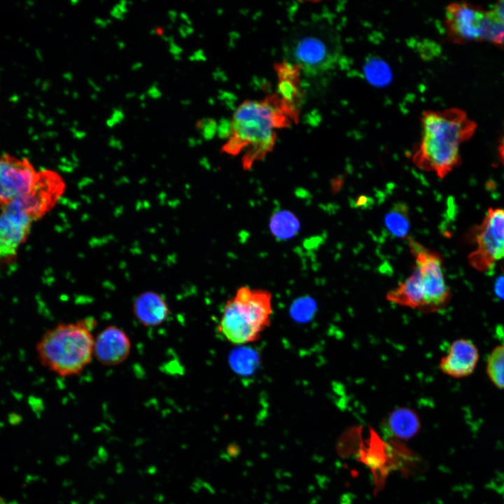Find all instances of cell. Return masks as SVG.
Listing matches in <instances>:
<instances>
[{"label": "cell", "mask_w": 504, "mask_h": 504, "mask_svg": "<svg viewBox=\"0 0 504 504\" xmlns=\"http://www.w3.org/2000/svg\"><path fill=\"white\" fill-rule=\"evenodd\" d=\"M287 63L307 76H316L334 69L342 56V45L335 30L315 22L300 24L284 43Z\"/></svg>", "instance_id": "5"}, {"label": "cell", "mask_w": 504, "mask_h": 504, "mask_svg": "<svg viewBox=\"0 0 504 504\" xmlns=\"http://www.w3.org/2000/svg\"><path fill=\"white\" fill-rule=\"evenodd\" d=\"M133 314L146 327L162 324L168 318L169 308L165 299L155 291H145L136 296L132 305Z\"/></svg>", "instance_id": "14"}, {"label": "cell", "mask_w": 504, "mask_h": 504, "mask_svg": "<svg viewBox=\"0 0 504 504\" xmlns=\"http://www.w3.org/2000/svg\"><path fill=\"white\" fill-rule=\"evenodd\" d=\"M486 11L465 2L447 6L444 23L449 38L456 43L483 41Z\"/></svg>", "instance_id": "9"}, {"label": "cell", "mask_w": 504, "mask_h": 504, "mask_svg": "<svg viewBox=\"0 0 504 504\" xmlns=\"http://www.w3.org/2000/svg\"><path fill=\"white\" fill-rule=\"evenodd\" d=\"M498 155L501 163L504 166V134L499 141Z\"/></svg>", "instance_id": "23"}, {"label": "cell", "mask_w": 504, "mask_h": 504, "mask_svg": "<svg viewBox=\"0 0 504 504\" xmlns=\"http://www.w3.org/2000/svg\"><path fill=\"white\" fill-rule=\"evenodd\" d=\"M474 235L476 248L469 262L478 271H487L504 258V208L489 209Z\"/></svg>", "instance_id": "7"}, {"label": "cell", "mask_w": 504, "mask_h": 504, "mask_svg": "<svg viewBox=\"0 0 504 504\" xmlns=\"http://www.w3.org/2000/svg\"><path fill=\"white\" fill-rule=\"evenodd\" d=\"M141 66H142L141 63H140V62H136V63H134V64L132 65V69H133V70H137V69H140Z\"/></svg>", "instance_id": "26"}, {"label": "cell", "mask_w": 504, "mask_h": 504, "mask_svg": "<svg viewBox=\"0 0 504 504\" xmlns=\"http://www.w3.org/2000/svg\"><path fill=\"white\" fill-rule=\"evenodd\" d=\"M407 241L423 293L422 312H438L448 304L451 298V291L444 277L442 258L412 238Z\"/></svg>", "instance_id": "6"}, {"label": "cell", "mask_w": 504, "mask_h": 504, "mask_svg": "<svg viewBox=\"0 0 504 504\" xmlns=\"http://www.w3.org/2000/svg\"><path fill=\"white\" fill-rule=\"evenodd\" d=\"M494 292L497 297L504 300V270L495 281Z\"/></svg>", "instance_id": "21"}, {"label": "cell", "mask_w": 504, "mask_h": 504, "mask_svg": "<svg viewBox=\"0 0 504 504\" xmlns=\"http://www.w3.org/2000/svg\"><path fill=\"white\" fill-rule=\"evenodd\" d=\"M131 341L126 332L116 326H108L100 331L94 341V357L105 366L124 362L131 351Z\"/></svg>", "instance_id": "12"}, {"label": "cell", "mask_w": 504, "mask_h": 504, "mask_svg": "<svg viewBox=\"0 0 504 504\" xmlns=\"http://www.w3.org/2000/svg\"><path fill=\"white\" fill-rule=\"evenodd\" d=\"M387 230L396 237H405L410 230V220L407 206L402 202L396 204L385 216Z\"/></svg>", "instance_id": "18"}, {"label": "cell", "mask_w": 504, "mask_h": 504, "mask_svg": "<svg viewBox=\"0 0 504 504\" xmlns=\"http://www.w3.org/2000/svg\"><path fill=\"white\" fill-rule=\"evenodd\" d=\"M386 299L400 306L423 312V293L416 271L414 270L407 279L388 292Z\"/></svg>", "instance_id": "15"}, {"label": "cell", "mask_w": 504, "mask_h": 504, "mask_svg": "<svg viewBox=\"0 0 504 504\" xmlns=\"http://www.w3.org/2000/svg\"><path fill=\"white\" fill-rule=\"evenodd\" d=\"M95 319L61 323L48 330L36 346L42 365L60 377L79 374L94 357Z\"/></svg>", "instance_id": "3"}, {"label": "cell", "mask_w": 504, "mask_h": 504, "mask_svg": "<svg viewBox=\"0 0 504 504\" xmlns=\"http://www.w3.org/2000/svg\"><path fill=\"white\" fill-rule=\"evenodd\" d=\"M386 424L393 435L402 439H408L414 436L420 426L416 413L405 407L393 410L389 415Z\"/></svg>", "instance_id": "16"}, {"label": "cell", "mask_w": 504, "mask_h": 504, "mask_svg": "<svg viewBox=\"0 0 504 504\" xmlns=\"http://www.w3.org/2000/svg\"><path fill=\"white\" fill-rule=\"evenodd\" d=\"M148 94L153 99H158L161 96V92L156 86L153 85L148 90Z\"/></svg>", "instance_id": "25"}, {"label": "cell", "mask_w": 504, "mask_h": 504, "mask_svg": "<svg viewBox=\"0 0 504 504\" xmlns=\"http://www.w3.org/2000/svg\"><path fill=\"white\" fill-rule=\"evenodd\" d=\"M483 41L504 46V1H498L486 11Z\"/></svg>", "instance_id": "17"}, {"label": "cell", "mask_w": 504, "mask_h": 504, "mask_svg": "<svg viewBox=\"0 0 504 504\" xmlns=\"http://www.w3.org/2000/svg\"><path fill=\"white\" fill-rule=\"evenodd\" d=\"M97 459H94L96 462L100 463L104 462L107 458V453L103 447H100L98 450V456L96 457Z\"/></svg>", "instance_id": "24"}, {"label": "cell", "mask_w": 504, "mask_h": 504, "mask_svg": "<svg viewBox=\"0 0 504 504\" xmlns=\"http://www.w3.org/2000/svg\"><path fill=\"white\" fill-rule=\"evenodd\" d=\"M38 175L27 158L8 154L0 158V206H4L29 192Z\"/></svg>", "instance_id": "8"}, {"label": "cell", "mask_w": 504, "mask_h": 504, "mask_svg": "<svg viewBox=\"0 0 504 504\" xmlns=\"http://www.w3.org/2000/svg\"><path fill=\"white\" fill-rule=\"evenodd\" d=\"M272 313L270 291L241 286L224 304L218 333L233 344L253 342L270 325Z\"/></svg>", "instance_id": "4"}, {"label": "cell", "mask_w": 504, "mask_h": 504, "mask_svg": "<svg viewBox=\"0 0 504 504\" xmlns=\"http://www.w3.org/2000/svg\"><path fill=\"white\" fill-rule=\"evenodd\" d=\"M33 220L12 204L1 206L0 214V267L17 258L20 247L27 240Z\"/></svg>", "instance_id": "11"}, {"label": "cell", "mask_w": 504, "mask_h": 504, "mask_svg": "<svg viewBox=\"0 0 504 504\" xmlns=\"http://www.w3.org/2000/svg\"><path fill=\"white\" fill-rule=\"evenodd\" d=\"M123 113L120 110H115L113 111V113L111 118L107 120L106 125L109 127H113L115 124L119 123L122 121L123 119Z\"/></svg>", "instance_id": "22"}, {"label": "cell", "mask_w": 504, "mask_h": 504, "mask_svg": "<svg viewBox=\"0 0 504 504\" xmlns=\"http://www.w3.org/2000/svg\"><path fill=\"white\" fill-rule=\"evenodd\" d=\"M486 374L493 384L504 389V344L496 346L488 357Z\"/></svg>", "instance_id": "20"}, {"label": "cell", "mask_w": 504, "mask_h": 504, "mask_svg": "<svg viewBox=\"0 0 504 504\" xmlns=\"http://www.w3.org/2000/svg\"><path fill=\"white\" fill-rule=\"evenodd\" d=\"M290 111L276 98L244 102L234 112L223 151L231 155L244 152L243 168L250 169L272 150L275 130L286 123V113Z\"/></svg>", "instance_id": "2"}, {"label": "cell", "mask_w": 504, "mask_h": 504, "mask_svg": "<svg viewBox=\"0 0 504 504\" xmlns=\"http://www.w3.org/2000/svg\"><path fill=\"white\" fill-rule=\"evenodd\" d=\"M62 179L57 174L49 170L40 171L31 190L10 204L26 214L34 222L41 218L53 207L62 193Z\"/></svg>", "instance_id": "10"}, {"label": "cell", "mask_w": 504, "mask_h": 504, "mask_svg": "<svg viewBox=\"0 0 504 504\" xmlns=\"http://www.w3.org/2000/svg\"><path fill=\"white\" fill-rule=\"evenodd\" d=\"M479 351L475 344L468 339L454 341L447 354L440 361L441 371L454 378H463L474 372L479 360Z\"/></svg>", "instance_id": "13"}, {"label": "cell", "mask_w": 504, "mask_h": 504, "mask_svg": "<svg viewBox=\"0 0 504 504\" xmlns=\"http://www.w3.org/2000/svg\"><path fill=\"white\" fill-rule=\"evenodd\" d=\"M421 125V140L413 162L442 178L458 165L460 146L473 135L476 123L463 111L451 108L424 112Z\"/></svg>", "instance_id": "1"}, {"label": "cell", "mask_w": 504, "mask_h": 504, "mask_svg": "<svg viewBox=\"0 0 504 504\" xmlns=\"http://www.w3.org/2000/svg\"><path fill=\"white\" fill-rule=\"evenodd\" d=\"M270 228L276 237L287 239L297 234L300 229V223L293 213L281 211L276 212L271 218Z\"/></svg>", "instance_id": "19"}]
</instances>
